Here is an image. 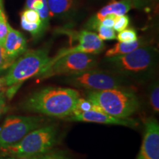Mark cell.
Returning a JSON list of instances; mask_svg holds the SVG:
<instances>
[{
  "label": "cell",
  "instance_id": "1",
  "mask_svg": "<svg viewBox=\"0 0 159 159\" xmlns=\"http://www.w3.org/2000/svg\"><path fill=\"white\" fill-rule=\"evenodd\" d=\"M79 98V92L75 89L47 87L30 95L21 107L30 112L66 119L73 114Z\"/></svg>",
  "mask_w": 159,
  "mask_h": 159
},
{
  "label": "cell",
  "instance_id": "2",
  "mask_svg": "<svg viewBox=\"0 0 159 159\" xmlns=\"http://www.w3.org/2000/svg\"><path fill=\"white\" fill-rule=\"evenodd\" d=\"M50 57L47 49L26 51L9 67L3 77V85L8 86L7 96L11 99L25 80L36 77L47 64Z\"/></svg>",
  "mask_w": 159,
  "mask_h": 159
},
{
  "label": "cell",
  "instance_id": "3",
  "mask_svg": "<svg viewBox=\"0 0 159 159\" xmlns=\"http://www.w3.org/2000/svg\"><path fill=\"white\" fill-rule=\"evenodd\" d=\"M156 61V52L150 47H139L128 54L107 57V66L122 76L144 78L150 74Z\"/></svg>",
  "mask_w": 159,
  "mask_h": 159
},
{
  "label": "cell",
  "instance_id": "4",
  "mask_svg": "<svg viewBox=\"0 0 159 159\" xmlns=\"http://www.w3.org/2000/svg\"><path fill=\"white\" fill-rule=\"evenodd\" d=\"M88 99L103 112L118 118H128L138 110V97L126 89L90 91Z\"/></svg>",
  "mask_w": 159,
  "mask_h": 159
},
{
  "label": "cell",
  "instance_id": "5",
  "mask_svg": "<svg viewBox=\"0 0 159 159\" xmlns=\"http://www.w3.org/2000/svg\"><path fill=\"white\" fill-rule=\"evenodd\" d=\"M58 142V131L55 125H46L31 131L13 146L1 150L2 157L17 158L33 156L52 150Z\"/></svg>",
  "mask_w": 159,
  "mask_h": 159
},
{
  "label": "cell",
  "instance_id": "6",
  "mask_svg": "<svg viewBox=\"0 0 159 159\" xmlns=\"http://www.w3.org/2000/svg\"><path fill=\"white\" fill-rule=\"evenodd\" d=\"M46 122L44 117L39 116H7L0 126V151L17 144L31 131L43 126Z\"/></svg>",
  "mask_w": 159,
  "mask_h": 159
},
{
  "label": "cell",
  "instance_id": "7",
  "mask_svg": "<svg viewBox=\"0 0 159 159\" xmlns=\"http://www.w3.org/2000/svg\"><path fill=\"white\" fill-rule=\"evenodd\" d=\"M96 58L92 54L75 52L66 55L42 69L36 77L46 79L55 76H71L94 69Z\"/></svg>",
  "mask_w": 159,
  "mask_h": 159
},
{
  "label": "cell",
  "instance_id": "8",
  "mask_svg": "<svg viewBox=\"0 0 159 159\" xmlns=\"http://www.w3.org/2000/svg\"><path fill=\"white\" fill-rule=\"evenodd\" d=\"M61 33L67 35L70 39V43L77 41L75 45H71L69 48L61 49L57 54L53 57H50L49 62L43 68L50 66L55 61L65 55L75 52H83L96 55L101 52L105 49V43L99 39L98 35L94 32L88 30L75 31L68 29L60 30Z\"/></svg>",
  "mask_w": 159,
  "mask_h": 159
},
{
  "label": "cell",
  "instance_id": "9",
  "mask_svg": "<svg viewBox=\"0 0 159 159\" xmlns=\"http://www.w3.org/2000/svg\"><path fill=\"white\" fill-rule=\"evenodd\" d=\"M66 81L74 86L88 89L91 91L125 89V83L120 77L94 69L80 74L69 76Z\"/></svg>",
  "mask_w": 159,
  "mask_h": 159
},
{
  "label": "cell",
  "instance_id": "10",
  "mask_svg": "<svg viewBox=\"0 0 159 159\" xmlns=\"http://www.w3.org/2000/svg\"><path fill=\"white\" fill-rule=\"evenodd\" d=\"M136 159H159V125L154 118L145 122L144 138Z\"/></svg>",
  "mask_w": 159,
  "mask_h": 159
},
{
  "label": "cell",
  "instance_id": "11",
  "mask_svg": "<svg viewBox=\"0 0 159 159\" xmlns=\"http://www.w3.org/2000/svg\"><path fill=\"white\" fill-rule=\"evenodd\" d=\"M66 119L72 122H94L99 124L107 125H118L122 126L134 128L138 125V122L135 119L129 118H118V117L111 116L103 111H89L80 112L78 114H72L67 117Z\"/></svg>",
  "mask_w": 159,
  "mask_h": 159
},
{
  "label": "cell",
  "instance_id": "12",
  "mask_svg": "<svg viewBox=\"0 0 159 159\" xmlns=\"http://www.w3.org/2000/svg\"><path fill=\"white\" fill-rule=\"evenodd\" d=\"M4 48L6 55L12 63L27 51V41L24 35L10 25L4 41Z\"/></svg>",
  "mask_w": 159,
  "mask_h": 159
},
{
  "label": "cell",
  "instance_id": "13",
  "mask_svg": "<svg viewBox=\"0 0 159 159\" xmlns=\"http://www.w3.org/2000/svg\"><path fill=\"white\" fill-rule=\"evenodd\" d=\"M134 6L133 0H112L108 5L99 10L94 17L91 18L89 23V27L94 30L97 25H99L107 15L114 14L118 16L125 15L134 7Z\"/></svg>",
  "mask_w": 159,
  "mask_h": 159
},
{
  "label": "cell",
  "instance_id": "14",
  "mask_svg": "<svg viewBox=\"0 0 159 159\" xmlns=\"http://www.w3.org/2000/svg\"><path fill=\"white\" fill-rule=\"evenodd\" d=\"M26 8L35 10L39 13L43 27L45 30L49 26V16L47 0H27Z\"/></svg>",
  "mask_w": 159,
  "mask_h": 159
},
{
  "label": "cell",
  "instance_id": "15",
  "mask_svg": "<svg viewBox=\"0 0 159 159\" xmlns=\"http://www.w3.org/2000/svg\"><path fill=\"white\" fill-rule=\"evenodd\" d=\"M142 44V42L139 39L136 41L130 43L119 42L105 52V57H110L128 54V53H130L132 51L140 47Z\"/></svg>",
  "mask_w": 159,
  "mask_h": 159
},
{
  "label": "cell",
  "instance_id": "16",
  "mask_svg": "<svg viewBox=\"0 0 159 159\" xmlns=\"http://www.w3.org/2000/svg\"><path fill=\"white\" fill-rule=\"evenodd\" d=\"M49 18L66 13L71 8L73 0H47Z\"/></svg>",
  "mask_w": 159,
  "mask_h": 159
},
{
  "label": "cell",
  "instance_id": "17",
  "mask_svg": "<svg viewBox=\"0 0 159 159\" xmlns=\"http://www.w3.org/2000/svg\"><path fill=\"white\" fill-rule=\"evenodd\" d=\"M13 159H71V158L66 151L57 150H54L52 149L48 152H43V153L20 157V158Z\"/></svg>",
  "mask_w": 159,
  "mask_h": 159
},
{
  "label": "cell",
  "instance_id": "18",
  "mask_svg": "<svg viewBox=\"0 0 159 159\" xmlns=\"http://www.w3.org/2000/svg\"><path fill=\"white\" fill-rule=\"evenodd\" d=\"M102 111L100 108L96 105L93 104L91 101H89L88 99H85L82 98H79L77 100L75 110L73 113V114H78L80 112H84V111Z\"/></svg>",
  "mask_w": 159,
  "mask_h": 159
},
{
  "label": "cell",
  "instance_id": "19",
  "mask_svg": "<svg viewBox=\"0 0 159 159\" xmlns=\"http://www.w3.org/2000/svg\"><path fill=\"white\" fill-rule=\"evenodd\" d=\"M95 30L98 32V36L102 41H107V40H114L116 39V32L111 27H105L101 25L100 23L97 25Z\"/></svg>",
  "mask_w": 159,
  "mask_h": 159
},
{
  "label": "cell",
  "instance_id": "20",
  "mask_svg": "<svg viewBox=\"0 0 159 159\" xmlns=\"http://www.w3.org/2000/svg\"><path fill=\"white\" fill-rule=\"evenodd\" d=\"M21 26L25 30L29 32L33 36H39L45 30L41 23H29L21 19Z\"/></svg>",
  "mask_w": 159,
  "mask_h": 159
},
{
  "label": "cell",
  "instance_id": "21",
  "mask_svg": "<svg viewBox=\"0 0 159 159\" xmlns=\"http://www.w3.org/2000/svg\"><path fill=\"white\" fill-rule=\"evenodd\" d=\"M116 39L119 42L130 43L138 40L136 31L134 29H125L124 30L119 32L116 35Z\"/></svg>",
  "mask_w": 159,
  "mask_h": 159
},
{
  "label": "cell",
  "instance_id": "22",
  "mask_svg": "<svg viewBox=\"0 0 159 159\" xmlns=\"http://www.w3.org/2000/svg\"><path fill=\"white\" fill-rule=\"evenodd\" d=\"M21 19L29 23H41V19L37 11L35 10L26 8L21 15Z\"/></svg>",
  "mask_w": 159,
  "mask_h": 159
},
{
  "label": "cell",
  "instance_id": "23",
  "mask_svg": "<svg viewBox=\"0 0 159 159\" xmlns=\"http://www.w3.org/2000/svg\"><path fill=\"white\" fill-rule=\"evenodd\" d=\"M129 24H130V19H129L128 16H118L116 18L114 27H113V29L114 30L115 32L119 33V32L128 28Z\"/></svg>",
  "mask_w": 159,
  "mask_h": 159
},
{
  "label": "cell",
  "instance_id": "24",
  "mask_svg": "<svg viewBox=\"0 0 159 159\" xmlns=\"http://www.w3.org/2000/svg\"><path fill=\"white\" fill-rule=\"evenodd\" d=\"M150 104L151 106L152 107L155 112L158 113L159 112V88L158 84L154 85L153 88L152 89V91L150 92Z\"/></svg>",
  "mask_w": 159,
  "mask_h": 159
},
{
  "label": "cell",
  "instance_id": "25",
  "mask_svg": "<svg viewBox=\"0 0 159 159\" xmlns=\"http://www.w3.org/2000/svg\"><path fill=\"white\" fill-rule=\"evenodd\" d=\"M8 25L5 13L3 10H2L0 11V42L3 43L8 30Z\"/></svg>",
  "mask_w": 159,
  "mask_h": 159
},
{
  "label": "cell",
  "instance_id": "26",
  "mask_svg": "<svg viewBox=\"0 0 159 159\" xmlns=\"http://www.w3.org/2000/svg\"><path fill=\"white\" fill-rule=\"evenodd\" d=\"M12 63L6 55L4 43L0 42V70H3L11 66Z\"/></svg>",
  "mask_w": 159,
  "mask_h": 159
},
{
  "label": "cell",
  "instance_id": "27",
  "mask_svg": "<svg viewBox=\"0 0 159 159\" xmlns=\"http://www.w3.org/2000/svg\"><path fill=\"white\" fill-rule=\"evenodd\" d=\"M117 17H118V16L114 15V14L107 15L106 16H105L104 19L100 21V24L101 25H102L103 26H105V27H111V28H113V27H114V25L115 23V21H116Z\"/></svg>",
  "mask_w": 159,
  "mask_h": 159
},
{
  "label": "cell",
  "instance_id": "28",
  "mask_svg": "<svg viewBox=\"0 0 159 159\" xmlns=\"http://www.w3.org/2000/svg\"><path fill=\"white\" fill-rule=\"evenodd\" d=\"M6 108L5 106V97H4L3 94L2 92H0V117L5 111V109Z\"/></svg>",
  "mask_w": 159,
  "mask_h": 159
},
{
  "label": "cell",
  "instance_id": "29",
  "mask_svg": "<svg viewBox=\"0 0 159 159\" xmlns=\"http://www.w3.org/2000/svg\"><path fill=\"white\" fill-rule=\"evenodd\" d=\"M2 85H3V82H2V80H1V79H0V89H1L2 86Z\"/></svg>",
  "mask_w": 159,
  "mask_h": 159
},
{
  "label": "cell",
  "instance_id": "30",
  "mask_svg": "<svg viewBox=\"0 0 159 159\" xmlns=\"http://www.w3.org/2000/svg\"><path fill=\"white\" fill-rule=\"evenodd\" d=\"M0 159H13V158H10V157H7V158H0Z\"/></svg>",
  "mask_w": 159,
  "mask_h": 159
}]
</instances>
